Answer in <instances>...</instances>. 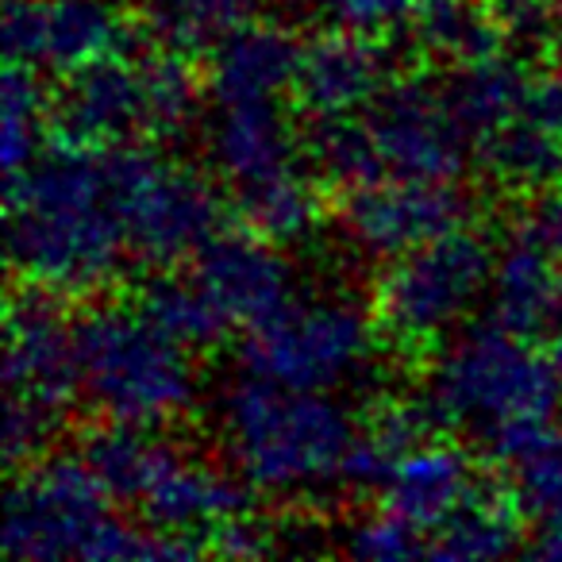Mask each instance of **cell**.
I'll list each match as a JSON object with an SVG mask.
<instances>
[{
  "mask_svg": "<svg viewBox=\"0 0 562 562\" xmlns=\"http://www.w3.org/2000/svg\"><path fill=\"white\" fill-rule=\"evenodd\" d=\"M50 120L63 143L89 150H116L132 147L135 139H155L147 55L120 50L70 74L50 104Z\"/></svg>",
  "mask_w": 562,
  "mask_h": 562,
  "instance_id": "10",
  "label": "cell"
},
{
  "mask_svg": "<svg viewBox=\"0 0 562 562\" xmlns=\"http://www.w3.org/2000/svg\"><path fill=\"white\" fill-rule=\"evenodd\" d=\"M305 155L321 178H328L339 189H359L385 178L378 147L370 139L367 120L359 116H321L308 124Z\"/></svg>",
  "mask_w": 562,
  "mask_h": 562,
  "instance_id": "28",
  "label": "cell"
},
{
  "mask_svg": "<svg viewBox=\"0 0 562 562\" xmlns=\"http://www.w3.org/2000/svg\"><path fill=\"white\" fill-rule=\"evenodd\" d=\"M124 250L109 150L63 143L9 178V258L27 285L86 297L120 278Z\"/></svg>",
  "mask_w": 562,
  "mask_h": 562,
  "instance_id": "1",
  "label": "cell"
},
{
  "mask_svg": "<svg viewBox=\"0 0 562 562\" xmlns=\"http://www.w3.org/2000/svg\"><path fill=\"white\" fill-rule=\"evenodd\" d=\"M297 135L290 120L273 109V101L220 104V120L209 132V158L232 189L297 170Z\"/></svg>",
  "mask_w": 562,
  "mask_h": 562,
  "instance_id": "18",
  "label": "cell"
},
{
  "mask_svg": "<svg viewBox=\"0 0 562 562\" xmlns=\"http://www.w3.org/2000/svg\"><path fill=\"white\" fill-rule=\"evenodd\" d=\"M551 336H554V359L562 367V273H559V293H554V308H551Z\"/></svg>",
  "mask_w": 562,
  "mask_h": 562,
  "instance_id": "38",
  "label": "cell"
},
{
  "mask_svg": "<svg viewBox=\"0 0 562 562\" xmlns=\"http://www.w3.org/2000/svg\"><path fill=\"white\" fill-rule=\"evenodd\" d=\"M235 204H239L243 224L255 235L270 243H301L313 235L321 204L301 170H285L278 178L255 181V186L235 189Z\"/></svg>",
  "mask_w": 562,
  "mask_h": 562,
  "instance_id": "25",
  "label": "cell"
},
{
  "mask_svg": "<svg viewBox=\"0 0 562 562\" xmlns=\"http://www.w3.org/2000/svg\"><path fill=\"white\" fill-rule=\"evenodd\" d=\"M562 405V367L528 336L490 321L436 355L420 408L431 428H462L493 439L528 420H551Z\"/></svg>",
  "mask_w": 562,
  "mask_h": 562,
  "instance_id": "4",
  "label": "cell"
},
{
  "mask_svg": "<svg viewBox=\"0 0 562 562\" xmlns=\"http://www.w3.org/2000/svg\"><path fill=\"white\" fill-rule=\"evenodd\" d=\"M477 490L474 462L454 443H416L405 451L385 482V508L401 513L431 536Z\"/></svg>",
  "mask_w": 562,
  "mask_h": 562,
  "instance_id": "19",
  "label": "cell"
},
{
  "mask_svg": "<svg viewBox=\"0 0 562 562\" xmlns=\"http://www.w3.org/2000/svg\"><path fill=\"white\" fill-rule=\"evenodd\" d=\"M112 493L81 454H50L27 467L4 497V554L16 562H139L178 559L193 547L170 531H139L109 513Z\"/></svg>",
  "mask_w": 562,
  "mask_h": 562,
  "instance_id": "3",
  "label": "cell"
},
{
  "mask_svg": "<svg viewBox=\"0 0 562 562\" xmlns=\"http://www.w3.org/2000/svg\"><path fill=\"white\" fill-rule=\"evenodd\" d=\"M301 55L305 47L290 27L250 20L209 50V89L220 104L278 101L297 86Z\"/></svg>",
  "mask_w": 562,
  "mask_h": 562,
  "instance_id": "17",
  "label": "cell"
},
{
  "mask_svg": "<svg viewBox=\"0 0 562 562\" xmlns=\"http://www.w3.org/2000/svg\"><path fill=\"white\" fill-rule=\"evenodd\" d=\"M531 74L524 70L520 58L508 50H485V55L462 58L443 81V97L451 104L454 120L474 143H485L505 124H513L524 109Z\"/></svg>",
  "mask_w": 562,
  "mask_h": 562,
  "instance_id": "21",
  "label": "cell"
},
{
  "mask_svg": "<svg viewBox=\"0 0 562 562\" xmlns=\"http://www.w3.org/2000/svg\"><path fill=\"white\" fill-rule=\"evenodd\" d=\"M74 344L81 393L109 420L158 428L193 405L189 347L173 344L139 308H93L74 324Z\"/></svg>",
  "mask_w": 562,
  "mask_h": 562,
  "instance_id": "5",
  "label": "cell"
},
{
  "mask_svg": "<svg viewBox=\"0 0 562 562\" xmlns=\"http://www.w3.org/2000/svg\"><path fill=\"white\" fill-rule=\"evenodd\" d=\"M485 9L513 35L536 40V35L554 32V24L562 16V0H485Z\"/></svg>",
  "mask_w": 562,
  "mask_h": 562,
  "instance_id": "34",
  "label": "cell"
},
{
  "mask_svg": "<svg viewBox=\"0 0 562 562\" xmlns=\"http://www.w3.org/2000/svg\"><path fill=\"white\" fill-rule=\"evenodd\" d=\"M313 4H321V12L336 27L362 35L393 32L413 16V0H313Z\"/></svg>",
  "mask_w": 562,
  "mask_h": 562,
  "instance_id": "33",
  "label": "cell"
},
{
  "mask_svg": "<svg viewBox=\"0 0 562 562\" xmlns=\"http://www.w3.org/2000/svg\"><path fill=\"white\" fill-rule=\"evenodd\" d=\"M47 89L40 70L9 63L0 86V162L9 178H20L43 155V124H47Z\"/></svg>",
  "mask_w": 562,
  "mask_h": 562,
  "instance_id": "27",
  "label": "cell"
},
{
  "mask_svg": "<svg viewBox=\"0 0 562 562\" xmlns=\"http://www.w3.org/2000/svg\"><path fill=\"white\" fill-rule=\"evenodd\" d=\"M132 505L139 508L147 528L209 539L220 524L247 516L250 485L216 467L186 459L178 447L162 443V451H158L155 467H150L147 482H143L139 497Z\"/></svg>",
  "mask_w": 562,
  "mask_h": 562,
  "instance_id": "15",
  "label": "cell"
},
{
  "mask_svg": "<svg viewBox=\"0 0 562 562\" xmlns=\"http://www.w3.org/2000/svg\"><path fill=\"white\" fill-rule=\"evenodd\" d=\"M158 451H162V439L147 436V428H139V424L120 420H109L81 443V459L89 462V470L101 477V485L116 501L139 497Z\"/></svg>",
  "mask_w": 562,
  "mask_h": 562,
  "instance_id": "31",
  "label": "cell"
},
{
  "mask_svg": "<svg viewBox=\"0 0 562 562\" xmlns=\"http://www.w3.org/2000/svg\"><path fill=\"white\" fill-rule=\"evenodd\" d=\"M528 551L536 554V559L562 562V516L539 520V531H536V539L528 543Z\"/></svg>",
  "mask_w": 562,
  "mask_h": 562,
  "instance_id": "37",
  "label": "cell"
},
{
  "mask_svg": "<svg viewBox=\"0 0 562 562\" xmlns=\"http://www.w3.org/2000/svg\"><path fill=\"white\" fill-rule=\"evenodd\" d=\"M139 313L189 351H209L232 331V321L220 313V305L201 290V281L193 273L150 281L139 293Z\"/></svg>",
  "mask_w": 562,
  "mask_h": 562,
  "instance_id": "24",
  "label": "cell"
},
{
  "mask_svg": "<svg viewBox=\"0 0 562 562\" xmlns=\"http://www.w3.org/2000/svg\"><path fill=\"white\" fill-rule=\"evenodd\" d=\"M467 196L451 181L378 178L347 193V239L374 258H397L439 235L467 227Z\"/></svg>",
  "mask_w": 562,
  "mask_h": 562,
  "instance_id": "12",
  "label": "cell"
},
{
  "mask_svg": "<svg viewBox=\"0 0 562 562\" xmlns=\"http://www.w3.org/2000/svg\"><path fill=\"white\" fill-rule=\"evenodd\" d=\"M374 324L351 297L290 301L239 347L243 374L293 390H339L370 367Z\"/></svg>",
  "mask_w": 562,
  "mask_h": 562,
  "instance_id": "8",
  "label": "cell"
},
{
  "mask_svg": "<svg viewBox=\"0 0 562 562\" xmlns=\"http://www.w3.org/2000/svg\"><path fill=\"white\" fill-rule=\"evenodd\" d=\"M367 127L385 178L405 181H454L474 143L454 120L443 89L420 78L390 81L367 109Z\"/></svg>",
  "mask_w": 562,
  "mask_h": 562,
  "instance_id": "9",
  "label": "cell"
},
{
  "mask_svg": "<svg viewBox=\"0 0 562 562\" xmlns=\"http://www.w3.org/2000/svg\"><path fill=\"white\" fill-rule=\"evenodd\" d=\"M112 201L127 247L147 266H178L220 232V196L204 173L147 147L109 150Z\"/></svg>",
  "mask_w": 562,
  "mask_h": 562,
  "instance_id": "7",
  "label": "cell"
},
{
  "mask_svg": "<svg viewBox=\"0 0 562 562\" xmlns=\"http://www.w3.org/2000/svg\"><path fill=\"white\" fill-rule=\"evenodd\" d=\"M216 431L232 470L255 493L305 497L339 485L359 420L328 390L239 374L220 390Z\"/></svg>",
  "mask_w": 562,
  "mask_h": 562,
  "instance_id": "2",
  "label": "cell"
},
{
  "mask_svg": "<svg viewBox=\"0 0 562 562\" xmlns=\"http://www.w3.org/2000/svg\"><path fill=\"white\" fill-rule=\"evenodd\" d=\"M520 116L562 139V70L531 74Z\"/></svg>",
  "mask_w": 562,
  "mask_h": 562,
  "instance_id": "35",
  "label": "cell"
},
{
  "mask_svg": "<svg viewBox=\"0 0 562 562\" xmlns=\"http://www.w3.org/2000/svg\"><path fill=\"white\" fill-rule=\"evenodd\" d=\"M347 554L362 562H408L428 554L431 536L424 528H416L413 520H405L401 513L385 508V513L362 516L359 524H351L347 531Z\"/></svg>",
  "mask_w": 562,
  "mask_h": 562,
  "instance_id": "32",
  "label": "cell"
},
{
  "mask_svg": "<svg viewBox=\"0 0 562 562\" xmlns=\"http://www.w3.org/2000/svg\"><path fill=\"white\" fill-rule=\"evenodd\" d=\"M109 4H120V0H109Z\"/></svg>",
  "mask_w": 562,
  "mask_h": 562,
  "instance_id": "39",
  "label": "cell"
},
{
  "mask_svg": "<svg viewBox=\"0 0 562 562\" xmlns=\"http://www.w3.org/2000/svg\"><path fill=\"white\" fill-rule=\"evenodd\" d=\"M124 20L109 0H9L4 55L40 74H78L124 50Z\"/></svg>",
  "mask_w": 562,
  "mask_h": 562,
  "instance_id": "11",
  "label": "cell"
},
{
  "mask_svg": "<svg viewBox=\"0 0 562 562\" xmlns=\"http://www.w3.org/2000/svg\"><path fill=\"white\" fill-rule=\"evenodd\" d=\"M193 278L220 305L232 328H255L293 301V270L270 239L247 232H216L193 255Z\"/></svg>",
  "mask_w": 562,
  "mask_h": 562,
  "instance_id": "14",
  "label": "cell"
},
{
  "mask_svg": "<svg viewBox=\"0 0 562 562\" xmlns=\"http://www.w3.org/2000/svg\"><path fill=\"white\" fill-rule=\"evenodd\" d=\"M493 462L508 470V493L536 520L562 516V436L551 420H528L485 439Z\"/></svg>",
  "mask_w": 562,
  "mask_h": 562,
  "instance_id": "22",
  "label": "cell"
},
{
  "mask_svg": "<svg viewBox=\"0 0 562 562\" xmlns=\"http://www.w3.org/2000/svg\"><path fill=\"white\" fill-rule=\"evenodd\" d=\"M513 493L490 490L477 482V490L459 505V513L431 531V559H454V562H477V559H505L516 554L524 543L520 516H516Z\"/></svg>",
  "mask_w": 562,
  "mask_h": 562,
  "instance_id": "23",
  "label": "cell"
},
{
  "mask_svg": "<svg viewBox=\"0 0 562 562\" xmlns=\"http://www.w3.org/2000/svg\"><path fill=\"white\" fill-rule=\"evenodd\" d=\"M477 150H482V166L490 170V178L505 189L528 193V189H547L562 178V139L524 116L477 143Z\"/></svg>",
  "mask_w": 562,
  "mask_h": 562,
  "instance_id": "26",
  "label": "cell"
},
{
  "mask_svg": "<svg viewBox=\"0 0 562 562\" xmlns=\"http://www.w3.org/2000/svg\"><path fill=\"white\" fill-rule=\"evenodd\" d=\"M497 250L470 227L439 235L390 262L374 293V316L401 347H431L490 293Z\"/></svg>",
  "mask_w": 562,
  "mask_h": 562,
  "instance_id": "6",
  "label": "cell"
},
{
  "mask_svg": "<svg viewBox=\"0 0 562 562\" xmlns=\"http://www.w3.org/2000/svg\"><path fill=\"white\" fill-rule=\"evenodd\" d=\"M209 547L216 554H232V559H258V554H270L278 543H273L270 531H262L258 524H250L247 516H235V520L220 524V528L212 531Z\"/></svg>",
  "mask_w": 562,
  "mask_h": 562,
  "instance_id": "36",
  "label": "cell"
},
{
  "mask_svg": "<svg viewBox=\"0 0 562 562\" xmlns=\"http://www.w3.org/2000/svg\"><path fill=\"white\" fill-rule=\"evenodd\" d=\"M58 293L32 285L9 305V344H4V385L9 401L66 416V405L81 390L78 344L63 321Z\"/></svg>",
  "mask_w": 562,
  "mask_h": 562,
  "instance_id": "13",
  "label": "cell"
},
{
  "mask_svg": "<svg viewBox=\"0 0 562 562\" xmlns=\"http://www.w3.org/2000/svg\"><path fill=\"white\" fill-rule=\"evenodd\" d=\"M266 0H150V24L162 47L204 50L216 47L235 27L258 20Z\"/></svg>",
  "mask_w": 562,
  "mask_h": 562,
  "instance_id": "30",
  "label": "cell"
},
{
  "mask_svg": "<svg viewBox=\"0 0 562 562\" xmlns=\"http://www.w3.org/2000/svg\"><path fill=\"white\" fill-rule=\"evenodd\" d=\"M385 86H390V63L382 47L370 43V35L339 27L305 47L293 93L308 116L321 120L359 116L378 101Z\"/></svg>",
  "mask_w": 562,
  "mask_h": 562,
  "instance_id": "16",
  "label": "cell"
},
{
  "mask_svg": "<svg viewBox=\"0 0 562 562\" xmlns=\"http://www.w3.org/2000/svg\"><path fill=\"white\" fill-rule=\"evenodd\" d=\"M559 250L520 220L508 243L497 250L490 281V321L531 336L551 321L554 293H559V270H554Z\"/></svg>",
  "mask_w": 562,
  "mask_h": 562,
  "instance_id": "20",
  "label": "cell"
},
{
  "mask_svg": "<svg viewBox=\"0 0 562 562\" xmlns=\"http://www.w3.org/2000/svg\"><path fill=\"white\" fill-rule=\"evenodd\" d=\"M482 4L477 0H413V16H408L413 40L428 55L451 58V63L497 50V27L482 12Z\"/></svg>",
  "mask_w": 562,
  "mask_h": 562,
  "instance_id": "29",
  "label": "cell"
}]
</instances>
